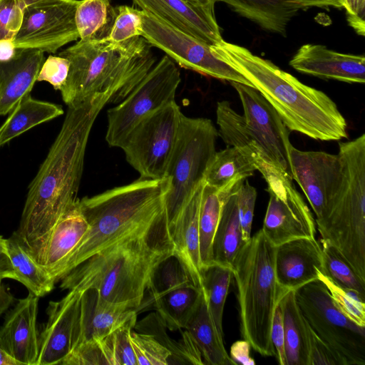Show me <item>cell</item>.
I'll return each mask as SVG.
<instances>
[{
	"mask_svg": "<svg viewBox=\"0 0 365 365\" xmlns=\"http://www.w3.org/2000/svg\"><path fill=\"white\" fill-rule=\"evenodd\" d=\"M113 96L114 91L109 90L68 107L61 128L29 185L16 232L39 264L51 230L78 200L91 130Z\"/></svg>",
	"mask_w": 365,
	"mask_h": 365,
	"instance_id": "obj_1",
	"label": "cell"
},
{
	"mask_svg": "<svg viewBox=\"0 0 365 365\" xmlns=\"http://www.w3.org/2000/svg\"><path fill=\"white\" fill-rule=\"evenodd\" d=\"M212 47L273 106L289 130L322 141L348 137L344 117L323 91L304 84L243 46L222 40Z\"/></svg>",
	"mask_w": 365,
	"mask_h": 365,
	"instance_id": "obj_2",
	"label": "cell"
},
{
	"mask_svg": "<svg viewBox=\"0 0 365 365\" xmlns=\"http://www.w3.org/2000/svg\"><path fill=\"white\" fill-rule=\"evenodd\" d=\"M170 178H141L79 199L88 230L68 260L62 278L91 257L126 240L169 226L165 197ZM61 278V279H62Z\"/></svg>",
	"mask_w": 365,
	"mask_h": 365,
	"instance_id": "obj_3",
	"label": "cell"
},
{
	"mask_svg": "<svg viewBox=\"0 0 365 365\" xmlns=\"http://www.w3.org/2000/svg\"><path fill=\"white\" fill-rule=\"evenodd\" d=\"M173 252L166 226L121 241L91 257L60 280V288L80 292L93 289L103 300L136 311L154 267Z\"/></svg>",
	"mask_w": 365,
	"mask_h": 365,
	"instance_id": "obj_4",
	"label": "cell"
},
{
	"mask_svg": "<svg viewBox=\"0 0 365 365\" xmlns=\"http://www.w3.org/2000/svg\"><path fill=\"white\" fill-rule=\"evenodd\" d=\"M152 46L142 36L122 43H112L106 37L79 40L60 52L70 68L66 81L60 90L68 107L82 103L91 96L114 91L111 103L122 101L156 63Z\"/></svg>",
	"mask_w": 365,
	"mask_h": 365,
	"instance_id": "obj_5",
	"label": "cell"
},
{
	"mask_svg": "<svg viewBox=\"0 0 365 365\" xmlns=\"http://www.w3.org/2000/svg\"><path fill=\"white\" fill-rule=\"evenodd\" d=\"M339 183L315 222L324 241L334 247L365 281V134L339 143Z\"/></svg>",
	"mask_w": 365,
	"mask_h": 365,
	"instance_id": "obj_6",
	"label": "cell"
},
{
	"mask_svg": "<svg viewBox=\"0 0 365 365\" xmlns=\"http://www.w3.org/2000/svg\"><path fill=\"white\" fill-rule=\"evenodd\" d=\"M276 248L259 230L245 243L232 268L242 337L264 356H275L272 322L276 306L287 293L276 279Z\"/></svg>",
	"mask_w": 365,
	"mask_h": 365,
	"instance_id": "obj_7",
	"label": "cell"
},
{
	"mask_svg": "<svg viewBox=\"0 0 365 365\" xmlns=\"http://www.w3.org/2000/svg\"><path fill=\"white\" fill-rule=\"evenodd\" d=\"M218 136L211 120L182 114L165 173V177L170 178V189L165 197L169 227L204 182L216 153Z\"/></svg>",
	"mask_w": 365,
	"mask_h": 365,
	"instance_id": "obj_8",
	"label": "cell"
},
{
	"mask_svg": "<svg viewBox=\"0 0 365 365\" xmlns=\"http://www.w3.org/2000/svg\"><path fill=\"white\" fill-rule=\"evenodd\" d=\"M180 81L176 64L163 56L122 101L108 110L106 140L108 145L121 148L140 120L175 101Z\"/></svg>",
	"mask_w": 365,
	"mask_h": 365,
	"instance_id": "obj_9",
	"label": "cell"
},
{
	"mask_svg": "<svg viewBox=\"0 0 365 365\" xmlns=\"http://www.w3.org/2000/svg\"><path fill=\"white\" fill-rule=\"evenodd\" d=\"M295 297L310 327L347 365L365 364V327L339 311L321 281L298 288Z\"/></svg>",
	"mask_w": 365,
	"mask_h": 365,
	"instance_id": "obj_10",
	"label": "cell"
},
{
	"mask_svg": "<svg viewBox=\"0 0 365 365\" xmlns=\"http://www.w3.org/2000/svg\"><path fill=\"white\" fill-rule=\"evenodd\" d=\"M182 114L173 101L140 120L125 138L120 148L140 178L165 177Z\"/></svg>",
	"mask_w": 365,
	"mask_h": 365,
	"instance_id": "obj_11",
	"label": "cell"
},
{
	"mask_svg": "<svg viewBox=\"0 0 365 365\" xmlns=\"http://www.w3.org/2000/svg\"><path fill=\"white\" fill-rule=\"evenodd\" d=\"M143 37L164 51L181 67L230 83L252 84L238 71L220 59L212 45L202 41L141 10Z\"/></svg>",
	"mask_w": 365,
	"mask_h": 365,
	"instance_id": "obj_12",
	"label": "cell"
},
{
	"mask_svg": "<svg viewBox=\"0 0 365 365\" xmlns=\"http://www.w3.org/2000/svg\"><path fill=\"white\" fill-rule=\"evenodd\" d=\"M79 0H40L25 11L14 43L16 49L55 53L79 38L75 13Z\"/></svg>",
	"mask_w": 365,
	"mask_h": 365,
	"instance_id": "obj_13",
	"label": "cell"
},
{
	"mask_svg": "<svg viewBox=\"0 0 365 365\" xmlns=\"http://www.w3.org/2000/svg\"><path fill=\"white\" fill-rule=\"evenodd\" d=\"M267 191L269 199L261 230L274 246L315 237V218L296 190L292 177L268 185Z\"/></svg>",
	"mask_w": 365,
	"mask_h": 365,
	"instance_id": "obj_14",
	"label": "cell"
},
{
	"mask_svg": "<svg viewBox=\"0 0 365 365\" xmlns=\"http://www.w3.org/2000/svg\"><path fill=\"white\" fill-rule=\"evenodd\" d=\"M81 295L82 292L71 290L61 299L49 302L36 365H61L80 343Z\"/></svg>",
	"mask_w": 365,
	"mask_h": 365,
	"instance_id": "obj_15",
	"label": "cell"
},
{
	"mask_svg": "<svg viewBox=\"0 0 365 365\" xmlns=\"http://www.w3.org/2000/svg\"><path fill=\"white\" fill-rule=\"evenodd\" d=\"M230 83L242 103L247 125L260 139L275 165L292 178L289 155V130L257 90L238 83Z\"/></svg>",
	"mask_w": 365,
	"mask_h": 365,
	"instance_id": "obj_16",
	"label": "cell"
},
{
	"mask_svg": "<svg viewBox=\"0 0 365 365\" xmlns=\"http://www.w3.org/2000/svg\"><path fill=\"white\" fill-rule=\"evenodd\" d=\"M289 155L292 178L301 187L318 218L339 183V156L323 151H302L292 144Z\"/></svg>",
	"mask_w": 365,
	"mask_h": 365,
	"instance_id": "obj_17",
	"label": "cell"
},
{
	"mask_svg": "<svg viewBox=\"0 0 365 365\" xmlns=\"http://www.w3.org/2000/svg\"><path fill=\"white\" fill-rule=\"evenodd\" d=\"M39 297L19 299L0 327V346L21 365H36L39 352L36 319Z\"/></svg>",
	"mask_w": 365,
	"mask_h": 365,
	"instance_id": "obj_18",
	"label": "cell"
},
{
	"mask_svg": "<svg viewBox=\"0 0 365 365\" xmlns=\"http://www.w3.org/2000/svg\"><path fill=\"white\" fill-rule=\"evenodd\" d=\"M289 65L299 73L349 83H364L363 55L339 53L321 44L302 45Z\"/></svg>",
	"mask_w": 365,
	"mask_h": 365,
	"instance_id": "obj_19",
	"label": "cell"
},
{
	"mask_svg": "<svg viewBox=\"0 0 365 365\" xmlns=\"http://www.w3.org/2000/svg\"><path fill=\"white\" fill-rule=\"evenodd\" d=\"M324 273L322 245L313 238H301L276 248L275 275L286 292L316 280Z\"/></svg>",
	"mask_w": 365,
	"mask_h": 365,
	"instance_id": "obj_20",
	"label": "cell"
},
{
	"mask_svg": "<svg viewBox=\"0 0 365 365\" xmlns=\"http://www.w3.org/2000/svg\"><path fill=\"white\" fill-rule=\"evenodd\" d=\"M147 11L170 26L214 46L222 37L215 9L193 5L185 0H133Z\"/></svg>",
	"mask_w": 365,
	"mask_h": 365,
	"instance_id": "obj_21",
	"label": "cell"
},
{
	"mask_svg": "<svg viewBox=\"0 0 365 365\" xmlns=\"http://www.w3.org/2000/svg\"><path fill=\"white\" fill-rule=\"evenodd\" d=\"M216 117L218 135L227 145L236 146L250 154L267 184L288 175L275 165L260 139L248 127L243 115L231 107L230 102H217Z\"/></svg>",
	"mask_w": 365,
	"mask_h": 365,
	"instance_id": "obj_22",
	"label": "cell"
},
{
	"mask_svg": "<svg viewBox=\"0 0 365 365\" xmlns=\"http://www.w3.org/2000/svg\"><path fill=\"white\" fill-rule=\"evenodd\" d=\"M89 227L79 204V198L61 216L45 245L40 264L60 282L64 267Z\"/></svg>",
	"mask_w": 365,
	"mask_h": 365,
	"instance_id": "obj_23",
	"label": "cell"
},
{
	"mask_svg": "<svg viewBox=\"0 0 365 365\" xmlns=\"http://www.w3.org/2000/svg\"><path fill=\"white\" fill-rule=\"evenodd\" d=\"M44 61V52L17 49L15 57L0 63V115L9 113L29 95Z\"/></svg>",
	"mask_w": 365,
	"mask_h": 365,
	"instance_id": "obj_24",
	"label": "cell"
},
{
	"mask_svg": "<svg viewBox=\"0 0 365 365\" xmlns=\"http://www.w3.org/2000/svg\"><path fill=\"white\" fill-rule=\"evenodd\" d=\"M81 292L80 343L89 339H103L128 319L137 316L135 309L125 305L103 300L95 289H88Z\"/></svg>",
	"mask_w": 365,
	"mask_h": 365,
	"instance_id": "obj_25",
	"label": "cell"
},
{
	"mask_svg": "<svg viewBox=\"0 0 365 365\" xmlns=\"http://www.w3.org/2000/svg\"><path fill=\"white\" fill-rule=\"evenodd\" d=\"M202 184L185 205L169 227L175 252L182 258L196 282L200 285L199 212Z\"/></svg>",
	"mask_w": 365,
	"mask_h": 365,
	"instance_id": "obj_26",
	"label": "cell"
},
{
	"mask_svg": "<svg viewBox=\"0 0 365 365\" xmlns=\"http://www.w3.org/2000/svg\"><path fill=\"white\" fill-rule=\"evenodd\" d=\"M184 329L199 349L204 364L236 365L225 348L223 336L210 315L203 291Z\"/></svg>",
	"mask_w": 365,
	"mask_h": 365,
	"instance_id": "obj_27",
	"label": "cell"
},
{
	"mask_svg": "<svg viewBox=\"0 0 365 365\" xmlns=\"http://www.w3.org/2000/svg\"><path fill=\"white\" fill-rule=\"evenodd\" d=\"M262 29L282 36L301 7L297 0H222Z\"/></svg>",
	"mask_w": 365,
	"mask_h": 365,
	"instance_id": "obj_28",
	"label": "cell"
},
{
	"mask_svg": "<svg viewBox=\"0 0 365 365\" xmlns=\"http://www.w3.org/2000/svg\"><path fill=\"white\" fill-rule=\"evenodd\" d=\"M245 178L237 177L220 188L203 182L199 212L200 256L202 269L213 264L212 245L220 220L222 207L228 195Z\"/></svg>",
	"mask_w": 365,
	"mask_h": 365,
	"instance_id": "obj_29",
	"label": "cell"
},
{
	"mask_svg": "<svg viewBox=\"0 0 365 365\" xmlns=\"http://www.w3.org/2000/svg\"><path fill=\"white\" fill-rule=\"evenodd\" d=\"M239 187L228 195L223 203L212 245L213 263L231 269L237 255L246 242L242 237L238 215Z\"/></svg>",
	"mask_w": 365,
	"mask_h": 365,
	"instance_id": "obj_30",
	"label": "cell"
},
{
	"mask_svg": "<svg viewBox=\"0 0 365 365\" xmlns=\"http://www.w3.org/2000/svg\"><path fill=\"white\" fill-rule=\"evenodd\" d=\"M6 244L16 281L38 297L51 292L56 284L54 279L33 257L16 231L6 239Z\"/></svg>",
	"mask_w": 365,
	"mask_h": 365,
	"instance_id": "obj_31",
	"label": "cell"
},
{
	"mask_svg": "<svg viewBox=\"0 0 365 365\" xmlns=\"http://www.w3.org/2000/svg\"><path fill=\"white\" fill-rule=\"evenodd\" d=\"M62 114L63 109L61 105L26 96L11 110L0 126V147L34 126Z\"/></svg>",
	"mask_w": 365,
	"mask_h": 365,
	"instance_id": "obj_32",
	"label": "cell"
},
{
	"mask_svg": "<svg viewBox=\"0 0 365 365\" xmlns=\"http://www.w3.org/2000/svg\"><path fill=\"white\" fill-rule=\"evenodd\" d=\"M202 292L201 286L195 284L182 286L157 297L148 309L156 311L167 329L180 331L185 329Z\"/></svg>",
	"mask_w": 365,
	"mask_h": 365,
	"instance_id": "obj_33",
	"label": "cell"
},
{
	"mask_svg": "<svg viewBox=\"0 0 365 365\" xmlns=\"http://www.w3.org/2000/svg\"><path fill=\"white\" fill-rule=\"evenodd\" d=\"M189 284L199 285L182 258L173 252L154 267L145 291L143 299L136 310H148L151 303L171 289Z\"/></svg>",
	"mask_w": 365,
	"mask_h": 365,
	"instance_id": "obj_34",
	"label": "cell"
},
{
	"mask_svg": "<svg viewBox=\"0 0 365 365\" xmlns=\"http://www.w3.org/2000/svg\"><path fill=\"white\" fill-rule=\"evenodd\" d=\"M283 312L287 365H307V322L295 297V291L287 292L281 299Z\"/></svg>",
	"mask_w": 365,
	"mask_h": 365,
	"instance_id": "obj_35",
	"label": "cell"
},
{
	"mask_svg": "<svg viewBox=\"0 0 365 365\" xmlns=\"http://www.w3.org/2000/svg\"><path fill=\"white\" fill-rule=\"evenodd\" d=\"M257 166L255 159L241 148L227 145L215 153L205 173L204 182L220 188L237 177L252 176Z\"/></svg>",
	"mask_w": 365,
	"mask_h": 365,
	"instance_id": "obj_36",
	"label": "cell"
},
{
	"mask_svg": "<svg viewBox=\"0 0 365 365\" xmlns=\"http://www.w3.org/2000/svg\"><path fill=\"white\" fill-rule=\"evenodd\" d=\"M134 329L155 337L171 354L170 364L203 365L201 354L189 333L182 331L179 340H175L168 335L166 327L157 313H152L138 323Z\"/></svg>",
	"mask_w": 365,
	"mask_h": 365,
	"instance_id": "obj_37",
	"label": "cell"
},
{
	"mask_svg": "<svg viewBox=\"0 0 365 365\" xmlns=\"http://www.w3.org/2000/svg\"><path fill=\"white\" fill-rule=\"evenodd\" d=\"M115 16L110 0H79L75 21L81 40L106 37Z\"/></svg>",
	"mask_w": 365,
	"mask_h": 365,
	"instance_id": "obj_38",
	"label": "cell"
},
{
	"mask_svg": "<svg viewBox=\"0 0 365 365\" xmlns=\"http://www.w3.org/2000/svg\"><path fill=\"white\" fill-rule=\"evenodd\" d=\"M232 277L231 269L215 263L205 267L201 270L200 286L210 315L218 331L222 336L223 310Z\"/></svg>",
	"mask_w": 365,
	"mask_h": 365,
	"instance_id": "obj_39",
	"label": "cell"
},
{
	"mask_svg": "<svg viewBox=\"0 0 365 365\" xmlns=\"http://www.w3.org/2000/svg\"><path fill=\"white\" fill-rule=\"evenodd\" d=\"M324 274L339 287L354 291L365 299V281L353 270L337 250L328 242L321 241Z\"/></svg>",
	"mask_w": 365,
	"mask_h": 365,
	"instance_id": "obj_40",
	"label": "cell"
},
{
	"mask_svg": "<svg viewBox=\"0 0 365 365\" xmlns=\"http://www.w3.org/2000/svg\"><path fill=\"white\" fill-rule=\"evenodd\" d=\"M115 365L110 334L78 344L61 365Z\"/></svg>",
	"mask_w": 365,
	"mask_h": 365,
	"instance_id": "obj_41",
	"label": "cell"
},
{
	"mask_svg": "<svg viewBox=\"0 0 365 365\" xmlns=\"http://www.w3.org/2000/svg\"><path fill=\"white\" fill-rule=\"evenodd\" d=\"M319 280L325 285L339 311L356 324L365 327V299L356 292L339 287L322 272Z\"/></svg>",
	"mask_w": 365,
	"mask_h": 365,
	"instance_id": "obj_42",
	"label": "cell"
},
{
	"mask_svg": "<svg viewBox=\"0 0 365 365\" xmlns=\"http://www.w3.org/2000/svg\"><path fill=\"white\" fill-rule=\"evenodd\" d=\"M143 18L141 10L126 5L115 7V16L106 39L112 43H122L141 36Z\"/></svg>",
	"mask_w": 365,
	"mask_h": 365,
	"instance_id": "obj_43",
	"label": "cell"
},
{
	"mask_svg": "<svg viewBox=\"0 0 365 365\" xmlns=\"http://www.w3.org/2000/svg\"><path fill=\"white\" fill-rule=\"evenodd\" d=\"M131 344L137 365H168L171 354L153 336L131 331Z\"/></svg>",
	"mask_w": 365,
	"mask_h": 365,
	"instance_id": "obj_44",
	"label": "cell"
},
{
	"mask_svg": "<svg viewBox=\"0 0 365 365\" xmlns=\"http://www.w3.org/2000/svg\"><path fill=\"white\" fill-rule=\"evenodd\" d=\"M40 0H0V40H14L26 9Z\"/></svg>",
	"mask_w": 365,
	"mask_h": 365,
	"instance_id": "obj_45",
	"label": "cell"
},
{
	"mask_svg": "<svg viewBox=\"0 0 365 365\" xmlns=\"http://www.w3.org/2000/svg\"><path fill=\"white\" fill-rule=\"evenodd\" d=\"M136 317L130 318L110 334L115 365H137L130 340V333L135 327Z\"/></svg>",
	"mask_w": 365,
	"mask_h": 365,
	"instance_id": "obj_46",
	"label": "cell"
},
{
	"mask_svg": "<svg viewBox=\"0 0 365 365\" xmlns=\"http://www.w3.org/2000/svg\"><path fill=\"white\" fill-rule=\"evenodd\" d=\"M256 199L257 190L246 178L237 190L238 215L242 237L245 242L252 237L251 230Z\"/></svg>",
	"mask_w": 365,
	"mask_h": 365,
	"instance_id": "obj_47",
	"label": "cell"
},
{
	"mask_svg": "<svg viewBox=\"0 0 365 365\" xmlns=\"http://www.w3.org/2000/svg\"><path fill=\"white\" fill-rule=\"evenodd\" d=\"M307 365H347L346 361L339 354L317 335L309 324L307 325Z\"/></svg>",
	"mask_w": 365,
	"mask_h": 365,
	"instance_id": "obj_48",
	"label": "cell"
},
{
	"mask_svg": "<svg viewBox=\"0 0 365 365\" xmlns=\"http://www.w3.org/2000/svg\"><path fill=\"white\" fill-rule=\"evenodd\" d=\"M69 68L70 62L66 58L50 55L43 61L36 81H46L55 90L60 91L66 81Z\"/></svg>",
	"mask_w": 365,
	"mask_h": 365,
	"instance_id": "obj_49",
	"label": "cell"
},
{
	"mask_svg": "<svg viewBox=\"0 0 365 365\" xmlns=\"http://www.w3.org/2000/svg\"><path fill=\"white\" fill-rule=\"evenodd\" d=\"M270 339L276 359L280 365H287L283 312L281 299L276 306L271 327Z\"/></svg>",
	"mask_w": 365,
	"mask_h": 365,
	"instance_id": "obj_50",
	"label": "cell"
},
{
	"mask_svg": "<svg viewBox=\"0 0 365 365\" xmlns=\"http://www.w3.org/2000/svg\"><path fill=\"white\" fill-rule=\"evenodd\" d=\"M250 344L245 339L234 342L230 348V358L235 364L255 365V361L250 356Z\"/></svg>",
	"mask_w": 365,
	"mask_h": 365,
	"instance_id": "obj_51",
	"label": "cell"
},
{
	"mask_svg": "<svg viewBox=\"0 0 365 365\" xmlns=\"http://www.w3.org/2000/svg\"><path fill=\"white\" fill-rule=\"evenodd\" d=\"M11 279L16 280L6 244V239L0 235V279Z\"/></svg>",
	"mask_w": 365,
	"mask_h": 365,
	"instance_id": "obj_52",
	"label": "cell"
},
{
	"mask_svg": "<svg viewBox=\"0 0 365 365\" xmlns=\"http://www.w3.org/2000/svg\"><path fill=\"white\" fill-rule=\"evenodd\" d=\"M340 1L342 7L346 11V15L364 19L365 0H340Z\"/></svg>",
	"mask_w": 365,
	"mask_h": 365,
	"instance_id": "obj_53",
	"label": "cell"
},
{
	"mask_svg": "<svg viewBox=\"0 0 365 365\" xmlns=\"http://www.w3.org/2000/svg\"><path fill=\"white\" fill-rule=\"evenodd\" d=\"M301 9H305L310 7L319 8H341L340 0H297Z\"/></svg>",
	"mask_w": 365,
	"mask_h": 365,
	"instance_id": "obj_54",
	"label": "cell"
},
{
	"mask_svg": "<svg viewBox=\"0 0 365 365\" xmlns=\"http://www.w3.org/2000/svg\"><path fill=\"white\" fill-rule=\"evenodd\" d=\"M17 52L14 40H0V63L7 62L13 59Z\"/></svg>",
	"mask_w": 365,
	"mask_h": 365,
	"instance_id": "obj_55",
	"label": "cell"
},
{
	"mask_svg": "<svg viewBox=\"0 0 365 365\" xmlns=\"http://www.w3.org/2000/svg\"><path fill=\"white\" fill-rule=\"evenodd\" d=\"M14 301L10 289L0 279V316L4 314Z\"/></svg>",
	"mask_w": 365,
	"mask_h": 365,
	"instance_id": "obj_56",
	"label": "cell"
},
{
	"mask_svg": "<svg viewBox=\"0 0 365 365\" xmlns=\"http://www.w3.org/2000/svg\"><path fill=\"white\" fill-rule=\"evenodd\" d=\"M349 24L356 31V32L361 36H364L365 21L364 19L346 15Z\"/></svg>",
	"mask_w": 365,
	"mask_h": 365,
	"instance_id": "obj_57",
	"label": "cell"
},
{
	"mask_svg": "<svg viewBox=\"0 0 365 365\" xmlns=\"http://www.w3.org/2000/svg\"><path fill=\"white\" fill-rule=\"evenodd\" d=\"M0 365H21L0 346Z\"/></svg>",
	"mask_w": 365,
	"mask_h": 365,
	"instance_id": "obj_58",
	"label": "cell"
},
{
	"mask_svg": "<svg viewBox=\"0 0 365 365\" xmlns=\"http://www.w3.org/2000/svg\"><path fill=\"white\" fill-rule=\"evenodd\" d=\"M193 5L206 7L210 9H215V4L217 1H222V0H185Z\"/></svg>",
	"mask_w": 365,
	"mask_h": 365,
	"instance_id": "obj_59",
	"label": "cell"
}]
</instances>
